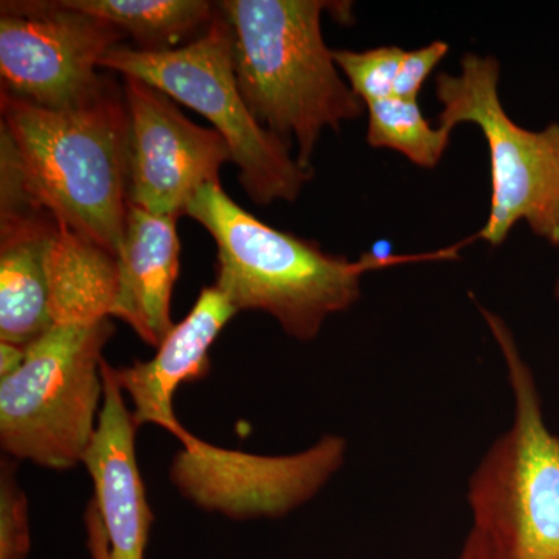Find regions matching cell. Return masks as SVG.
<instances>
[{"label": "cell", "mask_w": 559, "mask_h": 559, "mask_svg": "<svg viewBox=\"0 0 559 559\" xmlns=\"http://www.w3.org/2000/svg\"><path fill=\"white\" fill-rule=\"evenodd\" d=\"M100 69L145 81L205 117L226 140L238 180L253 204L296 201L311 179L312 170L290 156L289 143L261 127L246 105L235 75L229 25L218 7L207 31L186 46L145 51L120 44L102 58Z\"/></svg>", "instance_id": "obj_5"}, {"label": "cell", "mask_w": 559, "mask_h": 559, "mask_svg": "<svg viewBox=\"0 0 559 559\" xmlns=\"http://www.w3.org/2000/svg\"><path fill=\"white\" fill-rule=\"evenodd\" d=\"M367 142L373 148L399 151L412 164L421 168H433L450 146L452 131L432 128L418 100L388 97L371 102Z\"/></svg>", "instance_id": "obj_17"}, {"label": "cell", "mask_w": 559, "mask_h": 559, "mask_svg": "<svg viewBox=\"0 0 559 559\" xmlns=\"http://www.w3.org/2000/svg\"><path fill=\"white\" fill-rule=\"evenodd\" d=\"M460 75L439 73L437 98L443 106L439 127L480 128L491 164L487 223L476 238L502 245L521 221L550 245H559V124L530 131L510 119L499 97V62L466 53Z\"/></svg>", "instance_id": "obj_7"}, {"label": "cell", "mask_w": 559, "mask_h": 559, "mask_svg": "<svg viewBox=\"0 0 559 559\" xmlns=\"http://www.w3.org/2000/svg\"><path fill=\"white\" fill-rule=\"evenodd\" d=\"M66 7L100 17L131 36L135 49H178L207 31L216 3L204 0H62Z\"/></svg>", "instance_id": "obj_16"}, {"label": "cell", "mask_w": 559, "mask_h": 559, "mask_svg": "<svg viewBox=\"0 0 559 559\" xmlns=\"http://www.w3.org/2000/svg\"><path fill=\"white\" fill-rule=\"evenodd\" d=\"M124 79L128 112V200L153 215L183 216L202 187L219 182L231 153L212 128L187 119L164 92Z\"/></svg>", "instance_id": "obj_10"}, {"label": "cell", "mask_w": 559, "mask_h": 559, "mask_svg": "<svg viewBox=\"0 0 559 559\" xmlns=\"http://www.w3.org/2000/svg\"><path fill=\"white\" fill-rule=\"evenodd\" d=\"M0 134L36 207L117 257L130 200L128 112L116 84L72 110L0 94Z\"/></svg>", "instance_id": "obj_3"}, {"label": "cell", "mask_w": 559, "mask_h": 559, "mask_svg": "<svg viewBox=\"0 0 559 559\" xmlns=\"http://www.w3.org/2000/svg\"><path fill=\"white\" fill-rule=\"evenodd\" d=\"M0 5L2 94L50 110L81 108L100 97L110 81L98 69L124 38L119 28L62 0Z\"/></svg>", "instance_id": "obj_8"}, {"label": "cell", "mask_w": 559, "mask_h": 559, "mask_svg": "<svg viewBox=\"0 0 559 559\" xmlns=\"http://www.w3.org/2000/svg\"><path fill=\"white\" fill-rule=\"evenodd\" d=\"M178 216H159L130 205L117 261L120 320L157 348L176 323L171 297L180 270Z\"/></svg>", "instance_id": "obj_13"}, {"label": "cell", "mask_w": 559, "mask_h": 559, "mask_svg": "<svg viewBox=\"0 0 559 559\" xmlns=\"http://www.w3.org/2000/svg\"><path fill=\"white\" fill-rule=\"evenodd\" d=\"M235 75L261 127L296 143L307 170L325 128L340 131L366 105L345 83L322 35L323 11L352 20V3L322 0H223Z\"/></svg>", "instance_id": "obj_2"}, {"label": "cell", "mask_w": 559, "mask_h": 559, "mask_svg": "<svg viewBox=\"0 0 559 559\" xmlns=\"http://www.w3.org/2000/svg\"><path fill=\"white\" fill-rule=\"evenodd\" d=\"M55 325L120 319L119 261L109 250L57 221L47 252Z\"/></svg>", "instance_id": "obj_15"}, {"label": "cell", "mask_w": 559, "mask_h": 559, "mask_svg": "<svg viewBox=\"0 0 559 559\" xmlns=\"http://www.w3.org/2000/svg\"><path fill=\"white\" fill-rule=\"evenodd\" d=\"M173 459L171 484L198 509L231 521L280 520L310 502L344 465L348 443L323 436L308 450L259 455L190 433Z\"/></svg>", "instance_id": "obj_9"}, {"label": "cell", "mask_w": 559, "mask_h": 559, "mask_svg": "<svg viewBox=\"0 0 559 559\" xmlns=\"http://www.w3.org/2000/svg\"><path fill=\"white\" fill-rule=\"evenodd\" d=\"M479 310L506 360L514 415L471 476L473 530L495 559H559V436L547 428L535 374L509 325Z\"/></svg>", "instance_id": "obj_4"}, {"label": "cell", "mask_w": 559, "mask_h": 559, "mask_svg": "<svg viewBox=\"0 0 559 559\" xmlns=\"http://www.w3.org/2000/svg\"><path fill=\"white\" fill-rule=\"evenodd\" d=\"M459 559H495L491 551L488 550L487 544L481 539L476 530L471 528L469 535L466 536Z\"/></svg>", "instance_id": "obj_23"}, {"label": "cell", "mask_w": 559, "mask_h": 559, "mask_svg": "<svg viewBox=\"0 0 559 559\" xmlns=\"http://www.w3.org/2000/svg\"><path fill=\"white\" fill-rule=\"evenodd\" d=\"M27 348L0 342V380L14 373L25 359Z\"/></svg>", "instance_id": "obj_22"}, {"label": "cell", "mask_w": 559, "mask_h": 559, "mask_svg": "<svg viewBox=\"0 0 559 559\" xmlns=\"http://www.w3.org/2000/svg\"><path fill=\"white\" fill-rule=\"evenodd\" d=\"M55 223L38 207L0 215V342L27 348L55 326L47 278Z\"/></svg>", "instance_id": "obj_14"}, {"label": "cell", "mask_w": 559, "mask_h": 559, "mask_svg": "<svg viewBox=\"0 0 559 559\" xmlns=\"http://www.w3.org/2000/svg\"><path fill=\"white\" fill-rule=\"evenodd\" d=\"M237 310L215 286L201 290L186 319L173 326L150 360L114 369L121 392L132 401L135 425H156L182 443L191 432L173 411V396L187 382L209 377L210 348Z\"/></svg>", "instance_id": "obj_12"}, {"label": "cell", "mask_w": 559, "mask_h": 559, "mask_svg": "<svg viewBox=\"0 0 559 559\" xmlns=\"http://www.w3.org/2000/svg\"><path fill=\"white\" fill-rule=\"evenodd\" d=\"M32 549L28 500L10 457L0 465V559H27Z\"/></svg>", "instance_id": "obj_19"}, {"label": "cell", "mask_w": 559, "mask_h": 559, "mask_svg": "<svg viewBox=\"0 0 559 559\" xmlns=\"http://www.w3.org/2000/svg\"><path fill=\"white\" fill-rule=\"evenodd\" d=\"M84 524H86L87 549H90L91 559H110L108 538H106L105 527H103L100 514H98L94 500L84 514Z\"/></svg>", "instance_id": "obj_21"}, {"label": "cell", "mask_w": 559, "mask_h": 559, "mask_svg": "<svg viewBox=\"0 0 559 559\" xmlns=\"http://www.w3.org/2000/svg\"><path fill=\"white\" fill-rule=\"evenodd\" d=\"M112 320L55 325L0 380V448L7 457L68 471L84 462L105 396L103 349Z\"/></svg>", "instance_id": "obj_6"}, {"label": "cell", "mask_w": 559, "mask_h": 559, "mask_svg": "<svg viewBox=\"0 0 559 559\" xmlns=\"http://www.w3.org/2000/svg\"><path fill=\"white\" fill-rule=\"evenodd\" d=\"M555 296H557V299L559 300V277H558L557 286H555Z\"/></svg>", "instance_id": "obj_24"}, {"label": "cell", "mask_w": 559, "mask_h": 559, "mask_svg": "<svg viewBox=\"0 0 559 559\" xmlns=\"http://www.w3.org/2000/svg\"><path fill=\"white\" fill-rule=\"evenodd\" d=\"M404 53L401 47L382 46L364 51L334 50L333 57L348 86L367 106L393 97Z\"/></svg>", "instance_id": "obj_18"}, {"label": "cell", "mask_w": 559, "mask_h": 559, "mask_svg": "<svg viewBox=\"0 0 559 559\" xmlns=\"http://www.w3.org/2000/svg\"><path fill=\"white\" fill-rule=\"evenodd\" d=\"M448 51H450V44L443 40H433L421 49L406 51L401 62L393 95L407 100H418L423 84L447 57Z\"/></svg>", "instance_id": "obj_20"}, {"label": "cell", "mask_w": 559, "mask_h": 559, "mask_svg": "<svg viewBox=\"0 0 559 559\" xmlns=\"http://www.w3.org/2000/svg\"><path fill=\"white\" fill-rule=\"evenodd\" d=\"M103 396L97 432L83 465L94 484L97 506L110 559H145L153 511L146 499L135 455V425L117 384L114 367L103 360Z\"/></svg>", "instance_id": "obj_11"}, {"label": "cell", "mask_w": 559, "mask_h": 559, "mask_svg": "<svg viewBox=\"0 0 559 559\" xmlns=\"http://www.w3.org/2000/svg\"><path fill=\"white\" fill-rule=\"evenodd\" d=\"M187 216L200 223L216 245L215 288L240 311L272 316L288 336L310 342L330 316L347 311L360 297V278L414 261L457 259L462 245L381 260L364 253L358 261L323 252L304 240L264 224L237 204L221 182L202 187Z\"/></svg>", "instance_id": "obj_1"}]
</instances>
